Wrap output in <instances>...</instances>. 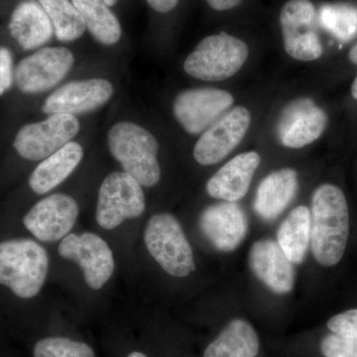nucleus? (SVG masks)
<instances>
[{"mask_svg":"<svg viewBox=\"0 0 357 357\" xmlns=\"http://www.w3.org/2000/svg\"><path fill=\"white\" fill-rule=\"evenodd\" d=\"M58 252L79 265L86 285L93 290L102 289L114 274V253L107 241L93 232L68 234L59 244Z\"/></svg>","mask_w":357,"mask_h":357,"instance_id":"9d476101","label":"nucleus"},{"mask_svg":"<svg viewBox=\"0 0 357 357\" xmlns=\"http://www.w3.org/2000/svg\"><path fill=\"white\" fill-rule=\"evenodd\" d=\"M199 227L218 250L230 252L241 245L248 234V218L236 203L213 204L199 218Z\"/></svg>","mask_w":357,"mask_h":357,"instance_id":"dca6fc26","label":"nucleus"},{"mask_svg":"<svg viewBox=\"0 0 357 357\" xmlns=\"http://www.w3.org/2000/svg\"><path fill=\"white\" fill-rule=\"evenodd\" d=\"M91 36L105 46L119 43L121 21L105 0H72Z\"/></svg>","mask_w":357,"mask_h":357,"instance_id":"5701e85b","label":"nucleus"},{"mask_svg":"<svg viewBox=\"0 0 357 357\" xmlns=\"http://www.w3.org/2000/svg\"><path fill=\"white\" fill-rule=\"evenodd\" d=\"M144 243L155 261L171 276L184 278L196 269L191 244L171 213H157L148 220Z\"/></svg>","mask_w":357,"mask_h":357,"instance_id":"39448f33","label":"nucleus"},{"mask_svg":"<svg viewBox=\"0 0 357 357\" xmlns=\"http://www.w3.org/2000/svg\"><path fill=\"white\" fill-rule=\"evenodd\" d=\"M79 213L76 199L58 192L33 204L20 218V225L38 243H52L70 234Z\"/></svg>","mask_w":357,"mask_h":357,"instance_id":"6e6552de","label":"nucleus"},{"mask_svg":"<svg viewBox=\"0 0 357 357\" xmlns=\"http://www.w3.org/2000/svg\"><path fill=\"white\" fill-rule=\"evenodd\" d=\"M14 82L13 58L9 49L0 47V96L13 86Z\"/></svg>","mask_w":357,"mask_h":357,"instance_id":"c756f323","label":"nucleus"},{"mask_svg":"<svg viewBox=\"0 0 357 357\" xmlns=\"http://www.w3.org/2000/svg\"><path fill=\"white\" fill-rule=\"evenodd\" d=\"M105 1L107 2V3L109 4L110 7H112L116 6V4L119 3L121 0H105Z\"/></svg>","mask_w":357,"mask_h":357,"instance_id":"c9c22d12","label":"nucleus"},{"mask_svg":"<svg viewBox=\"0 0 357 357\" xmlns=\"http://www.w3.org/2000/svg\"><path fill=\"white\" fill-rule=\"evenodd\" d=\"M146 208L142 185L129 174L112 172L98 190L96 218L103 229L112 230L126 220L141 217Z\"/></svg>","mask_w":357,"mask_h":357,"instance_id":"423d86ee","label":"nucleus"},{"mask_svg":"<svg viewBox=\"0 0 357 357\" xmlns=\"http://www.w3.org/2000/svg\"><path fill=\"white\" fill-rule=\"evenodd\" d=\"M321 351L325 357H357V338L337 333L326 335L321 340Z\"/></svg>","mask_w":357,"mask_h":357,"instance_id":"cd10ccee","label":"nucleus"},{"mask_svg":"<svg viewBox=\"0 0 357 357\" xmlns=\"http://www.w3.org/2000/svg\"><path fill=\"white\" fill-rule=\"evenodd\" d=\"M349 60L351 61L354 64L357 65V43L349 51Z\"/></svg>","mask_w":357,"mask_h":357,"instance_id":"473e14b6","label":"nucleus"},{"mask_svg":"<svg viewBox=\"0 0 357 357\" xmlns=\"http://www.w3.org/2000/svg\"><path fill=\"white\" fill-rule=\"evenodd\" d=\"M34 357H95L91 347L84 342L63 337H44L33 347Z\"/></svg>","mask_w":357,"mask_h":357,"instance_id":"bb28decb","label":"nucleus"},{"mask_svg":"<svg viewBox=\"0 0 357 357\" xmlns=\"http://www.w3.org/2000/svg\"><path fill=\"white\" fill-rule=\"evenodd\" d=\"M331 332L342 337L357 338V310L342 312L328 321Z\"/></svg>","mask_w":357,"mask_h":357,"instance_id":"c85d7f7f","label":"nucleus"},{"mask_svg":"<svg viewBox=\"0 0 357 357\" xmlns=\"http://www.w3.org/2000/svg\"><path fill=\"white\" fill-rule=\"evenodd\" d=\"M351 95L356 100H357V77L354 79V84L351 86Z\"/></svg>","mask_w":357,"mask_h":357,"instance_id":"72a5a7b5","label":"nucleus"},{"mask_svg":"<svg viewBox=\"0 0 357 357\" xmlns=\"http://www.w3.org/2000/svg\"><path fill=\"white\" fill-rule=\"evenodd\" d=\"M8 29L13 38L25 51L43 47L54 35L51 20L37 0H24L14 8Z\"/></svg>","mask_w":357,"mask_h":357,"instance_id":"6ab92c4d","label":"nucleus"},{"mask_svg":"<svg viewBox=\"0 0 357 357\" xmlns=\"http://www.w3.org/2000/svg\"><path fill=\"white\" fill-rule=\"evenodd\" d=\"M231 93L225 89H190L176 96L173 114L185 132H204L234 105Z\"/></svg>","mask_w":357,"mask_h":357,"instance_id":"f8f14e48","label":"nucleus"},{"mask_svg":"<svg viewBox=\"0 0 357 357\" xmlns=\"http://www.w3.org/2000/svg\"><path fill=\"white\" fill-rule=\"evenodd\" d=\"M249 266L272 292L284 295L293 290L295 284L293 263L278 243L271 239L256 241L249 251Z\"/></svg>","mask_w":357,"mask_h":357,"instance_id":"f3484780","label":"nucleus"},{"mask_svg":"<svg viewBox=\"0 0 357 357\" xmlns=\"http://www.w3.org/2000/svg\"><path fill=\"white\" fill-rule=\"evenodd\" d=\"M128 357H147L144 354L139 351H133Z\"/></svg>","mask_w":357,"mask_h":357,"instance_id":"f704fd0d","label":"nucleus"},{"mask_svg":"<svg viewBox=\"0 0 357 357\" xmlns=\"http://www.w3.org/2000/svg\"><path fill=\"white\" fill-rule=\"evenodd\" d=\"M110 154L142 187L151 188L161 178L159 143L151 132L130 121H119L107 133Z\"/></svg>","mask_w":357,"mask_h":357,"instance_id":"7ed1b4c3","label":"nucleus"},{"mask_svg":"<svg viewBox=\"0 0 357 357\" xmlns=\"http://www.w3.org/2000/svg\"><path fill=\"white\" fill-rule=\"evenodd\" d=\"M248 54L245 42L220 32L206 37L197 45L185 59L184 70L190 77L201 81H223L241 70Z\"/></svg>","mask_w":357,"mask_h":357,"instance_id":"20e7f679","label":"nucleus"},{"mask_svg":"<svg viewBox=\"0 0 357 357\" xmlns=\"http://www.w3.org/2000/svg\"><path fill=\"white\" fill-rule=\"evenodd\" d=\"M259 337L253 326L236 319L204 351V357H256L259 352Z\"/></svg>","mask_w":357,"mask_h":357,"instance_id":"4be33fe9","label":"nucleus"},{"mask_svg":"<svg viewBox=\"0 0 357 357\" xmlns=\"http://www.w3.org/2000/svg\"><path fill=\"white\" fill-rule=\"evenodd\" d=\"M298 191V174L292 168H282L269 174L258 185L255 213L262 220H273L281 215L295 198Z\"/></svg>","mask_w":357,"mask_h":357,"instance_id":"412c9836","label":"nucleus"},{"mask_svg":"<svg viewBox=\"0 0 357 357\" xmlns=\"http://www.w3.org/2000/svg\"><path fill=\"white\" fill-rule=\"evenodd\" d=\"M251 123L250 112L237 107L206 129L194 147V158L202 166L217 164L241 142Z\"/></svg>","mask_w":357,"mask_h":357,"instance_id":"ddd939ff","label":"nucleus"},{"mask_svg":"<svg viewBox=\"0 0 357 357\" xmlns=\"http://www.w3.org/2000/svg\"><path fill=\"white\" fill-rule=\"evenodd\" d=\"M326 123V112L312 98H298L282 112L277 135L283 146L300 149L319 139Z\"/></svg>","mask_w":357,"mask_h":357,"instance_id":"2eb2a0df","label":"nucleus"},{"mask_svg":"<svg viewBox=\"0 0 357 357\" xmlns=\"http://www.w3.org/2000/svg\"><path fill=\"white\" fill-rule=\"evenodd\" d=\"M321 24L340 41L357 36V8L349 4H326L319 11Z\"/></svg>","mask_w":357,"mask_h":357,"instance_id":"a878e982","label":"nucleus"},{"mask_svg":"<svg viewBox=\"0 0 357 357\" xmlns=\"http://www.w3.org/2000/svg\"><path fill=\"white\" fill-rule=\"evenodd\" d=\"M43 7L54 28L56 38L61 42H73L86 32L83 18L72 0H37Z\"/></svg>","mask_w":357,"mask_h":357,"instance_id":"393cba45","label":"nucleus"},{"mask_svg":"<svg viewBox=\"0 0 357 357\" xmlns=\"http://www.w3.org/2000/svg\"><path fill=\"white\" fill-rule=\"evenodd\" d=\"M84 154L82 145L70 141L55 153L40 161L28 178V187L38 196L51 192L76 170Z\"/></svg>","mask_w":357,"mask_h":357,"instance_id":"aec40b11","label":"nucleus"},{"mask_svg":"<svg viewBox=\"0 0 357 357\" xmlns=\"http://www.w3.org/2000/svg\"><path fill=\"white\" fill-rule=\"evenodd\" d=\"M114 93V84L105 79L73 81L56 89L45 100L42 112L45 114H89L109 102Z\"/></svg>","mask_w":357,"mask_h":357,"instance_id":"4468645a","label":"nucleus"},{"mask_svg":"<svg viewBox=\"0 0 357 357\" xmlns=\"http://www.w3.org/2000/svg\"><path fill=\"white\" fill-rule=\"evenodd\" d=\"M284 48L290 57L302 62L318 60L323 46L317 31L316 7L311 0H289L280 11Z\"/></svg>","mask_w":357,"mask_h":357,"instance_id":"1a4fd4ad","label":"nucleus"},{"mask_svg":"<svg viewBox=\"0 0 357 357\" xmlns=\"http://www.w3.org/2000/svg\"><path fill=\"white\" fill-rule=\"evenodd\" d=\"M81 124L75 115L52 114L44 121L26 124L13 141V148L25 161H42L70 142Z\"/></svg>","mask_w":357,"mask_h":357,"instance_id":"0eeeda50","label":"nucleus"},{"mask_svg":"<svg viewBox=\"0 0 357 357\" xmlns=\"http://www.w3.org/2000/svg\"><path fill=\"white\" fill-rule=\"evenodd\" d=\"M75 64V57L64 47H44L18 63L14 82L28 95L44 93L60 84Z\"/></svg>","mask_w":357,"mask_h":357,"instance_id":"9b49d317","label":"nucleus"},{"mask_svg":"<svg viewBox=\"0 0 357 357\" xmlns=\"http://www.w3.org/2000/svg\"><path fill=\"white\" fill-rule=\"evenodd\" d=\"M49 265L46 249L31 237H1L0 292L15 303L31 302L44 288Z\"/></svg>","mask_w":357,"mask_h":357,"instance_id":"f257e3e1","label":"nucleus"},{"mask_svg":"<svg viewBox=\"0 0 357 357\" xmlns=\"http://www.w3.org/2000/svg\"><path fill=\"white\" fill-rule=\"evenodd\" d=\"M278 244L293 264L304 261L311 243V213L305 206L291 211L279 227Z\"/></svg>","mask_w":357,"mask_h":357,"instance_id":"b1692460","label":"nucleus"},{"mask_svg":"<svg viewBox=\"0 0 357 357\" xmlns=\"http://www.w3.org/2000/svg\"><path fill=\"white\" fill-rule=\"evenodd\" d=\"M349 234V213L344 192L331 184L317 188L312 199L311 248L319 264H337Z\"/></svg>","mask_w":357,"mask_h":357,"instance_id":"f03ea898","label":"nucleus"},{"mask_svg":"<svg viewBox=\"0 0 357 357\" xmlns=\"http://www.w3.org/2000/svg\"><path fill=\"white\" fill-rule=\"evenodd\" d=\"M206 3L217 11H227L239 6L243 0H206Z\"/></svg>","mask_w":357,"mask_h":357,"instance_id":"2f4dec72","label":"nucleus"},{"mask_svg":"<svg viewBox=\"0 0 357 357\" xmlns=\"http://www.w3.org/2000/svg\"><path fill=\"white\" fill-rule=\"evenodd\" d=\"M180 0H146L148 6L158 13H168L178 6Z\"/></svg>","mask_w":357,"mask_h":357,"instance_id":"7c9ffc66","label":"nucleus"},{"mask_svg":"<svg viewBox=\"0 0 357 357\" xmlns=\"http://www.w3.org/2000/svg\"><path fill=\"white\" fill-rule=\"evenodd\" d=\"M260 161L255 151L237 155L208 181L206 192L213 198L236 203L248 194Z\"/></svg>","mask_w":357,"mask_h":357,"instance_id":"a211bd4d","label":"nucleus"}]
</instances>
